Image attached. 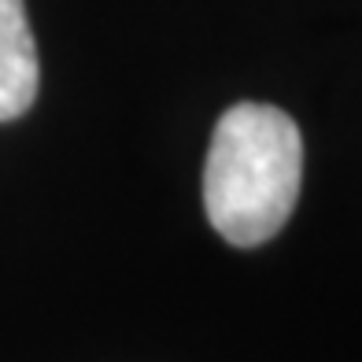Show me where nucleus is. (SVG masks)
Here are the masks:
<instances>
[{"label": "nucleus", "mask_w": 362, "mask_h": 362, "mask_svg": "<svg viewBox=\"0 0 362 362\" xmlns=\"http://www.w3.org/2000/svg\"><path fill=\"white\" fill-rule=\"evenodd\" d=\"M303 181V137L281 107L233 104L215 126L204 163V211L233 248L281 233Z\"/></svg>", "instance_id": "nucleus-1"}, {"label": "nucleus", "mask_w": 362, "mask_h": 362, "mask_svg": "<svg viewBox=\"0 0 362 362\" xmlns=\"http://www.w3.org/2000/svg\"><path fill=\"white\" fill-rule=\"evenodd\" d=\"M37 45L23 0H0V122L26 115L37 100Z\"/></svg>", "instance_id": "nucleus-2"}]
</instances>
